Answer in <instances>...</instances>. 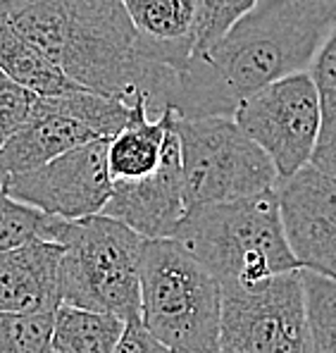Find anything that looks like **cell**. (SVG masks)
Instances as JSON below:
<instances>
[{
    "instance_id": "cell-13",
    "label": "cell",
    "mask_w": 336,
    "mask_h": 353,
    "mask_svg": "<svg viewBox=\"0 0 336 353\" xmlns=\"http://www.w3.org/2000/svg\"><path fill=\"white\" fill-rule=\"evenodd\" d=\"M146 55L155 65L177 72L196 55L203 0H122Z\"/></svg>"
},
{
    "instance_id": "cell-12",
    "label": "cell",
    "mask_w": 336,
    "mask_h": 353,
    "mask_svg": "<svg viewBox=\"0 0 336 353\" xmlns=\"http://www.w3.org/2000/svg\"><path fill=\"white\" fill-rule=\"evenodd\" d=\"M101 139L72 112L62 96H36L27 122L0 143V179L50 163L67 150Z\"/></svg>"
},
{
    "instance_id": "cell-8",
    "label": "cell",
    "mask_w": 336,
    "mask_h": 353,
    "mask_svg": "<svg viewBox=\"0 0 336 353\" xmlns=\"http://www.w3.org/2000/svg\"><path fill=\"white\" fill-rule=\"evenodd\" d=\"M231 117L267 153L279 181L293 176L313 160L322 117L308 72H296L260 88L241 101Z\"/></svg>"
},
{
    "instance_id": "cell-11",
    "label": "cell",
    "mask_w": 336,
    "mask_h": 353,
    "mask_svg": "<svg viewBox=\"0 0 336 353\" xmlns=\"http://www.w3.org/2000/svg\"><path fill=\"white\" fill-rule=\"evenodd\" d=\"M103 215L124 222L143 239H172L186 215L182 146L174 119L165 139L160 165L143 179L112 184V196Z\"/></svg>"
},
{
    "instance_id": "cell-20",
    "label": "cell",
    "mask_w": 336,
    "mask_h": 353,
    "mask_svg": "<svg viewBox=\"0 0 336 353\" xmlns=\"http://www.w3.org/2000/svg\"><path fill=\"white\" fill-rule=\"evenodd\" d=\"M313 353H336V279L301 270Z\"/></svg>"
},
{
    "instance_id": "cell-3",
    "label": "cell",
    "mask_w": 336,
    "mask_h": 353,
    "mask_svg": "<svg viewBox=\"0 0 336 353\" xmlns=\"http://www.w3.org/2000/svg\"><path fill=\"white\" fill-rule=\"evenodd\" d=\"M172 239L213 274L220 287H244L301 270L284 236L277 189L186 210Z\"/></svg>"
},
{
    "instance_id": "cell-25",
    "label": "cell",
    "mask_w": 336,
    "mask_h": 353,
    "mask_svg": "<svg viewBox=\"0 0 336 353\" xmlns=\"http://www.w3.org/2000/svg\"><path fill=\"white\" fill-rule=\"evenodd\" d=\"M310 165H313V163H310ZM315 168H319L322 172L336 176V155H332V158H327V160H322V163H315Z\"/></svg>"
},
{
    "instance_id": "cell-5",
    "label": "cell",
    "mask_w": 336,
    "mask_h": 353,
    "mask_svg": "<svg viewBox=\"0 0 336 353\" xmlns=\"http://www.w3.org/2000/svg\"><path fill=\"white\" fill-rule=\"evenodd\" d=\"M141 234L107 215L67 220L62 232V303L141 320Z\"/></svg>"
},
{
    "instance_id": "cell-17",
    "label": "cell",
    "mask_w": 336,
    "mask_h": 353,
    "mask_svg": "<svg viewBox=\"0 0 336 353\" xmlns=\"http://www.w3.org/2000/svg\"><path fill=\"white\" fill-rule=\"evenodd\" d=\"M122 332L124 320L117 315L60 303L48 353H112Z\"/></svg>"
},
{
    "instance_id": "cell-19",
    "label": "cell",
    "mask_w": 336,
    "mask_h": 353,
    "mask_svg": "<svg viewBox=\"0 0 336 353\" xmlns=\"http://www.w3.org/2000/svg\"><path fill=\"white\" fill-rule=\"evenodd\" d=\"M308 74L315 84V91H317L319 117H322L317 148L310 160L315 165L336 155V27L315 53L308 67Z\"/></svg>"
},
{
    "instance_id": "cell-26",
    "label": "cell",
    "mask_w": 336,
    "mask_h": 353,
    "mask_svg": "<svg viewBox=\"0 0 336 353\" xmlns=\"http://www.w3.org/2000/svg\"><path fill=\"white\" fill-rule=\"evenodd\" d=\"M220 353H222V351H220Z\"/></svg>"
},
{
    "instance_id": "cell-2",
    "label": "cell",
    "mask_w": 336,
    "mask_h": 353,
    "mask_svg": "<svg viewBox=\"0 0 336 353\" xmlns=\"http://www.w3.org/2000/svg\"><path fill=\"white\" fill-rule=\"evenodd\" d=\"M0 10L74 84L129 108L143 96L151 117L172 108L177 72L148 58L122 0H0Z\"/></svg>"
},
{
    "instance_id": "cell-21",
    "label": "cell",
    "mask_w": 336,
    "mask_h": 353,
    "mask_svg": "<svg viewBox=\"0 0 336 353\" xmlns=\"http://www.w3.org/2000/svg\"><path fill=\"white\" fill-rule=\"evenodd\" d=\"M53 313H0V353H48Z\"/></svg>"
},
{
    "instance_id": "cell-10",
    "label": "cell",
    "mask_w": 336,
    "mask_h": 353,
    "mask_svg": "<svg viewBox=\"0 0 336 353\" xmlns=\"http://www.w3.org/2000/svg\"><path fill=\"white\" fill-rule=\"evenodd\" d=\"M286 243L301 270L336 279V176L306 165L277 186Z\"/></svg>"
},
{
    "instance_id": "cell-14",
    "label": "cell",
    "mask_w": 336,
    "mask_h": 353,
    "mask_svg": "<svg viewBox=\"0 0 336 353\" xmlns=\"http://www.w3.org/2000/svg\"><path fill=\"white\" fill-rule=\"evenodd\" d=\"M62 243L31 241L0 251V313H53L60 294Z\"/></svg>"
},
{
    "instance_id": "cell-4",
    "label": "cell",
    "mask_w": 336,
    "mask_h": 353,
    "mask_svg": "<svg viewBox=\"0 0 336 353\" xmlns=\"http://www.w3.org/2000/svg\"><path fill=\"white\" fill-rule=\"evenodd\" d=\"M222 287L177 239H146L141 323L172 353H220Z\"/></svg>"
},
{
    "instance_id": "cell-23",
    "label": "cell",
    "mask_w": 336,
    "mask_h": 353,
    "mask_svg": "<svg viewBox=\"0 0 336 353\" xmlns=\"http://www.w3.org/2000/svg\"><path fill=\"white\" fill-rule=\"evenodd\" d=\"M36 96L0 70V143L14 134L34 110Z\"/></svg>"
},
{
    "instance_id": "cell-22",
    "label": "cell",
    "mask_w": 336,
    "mask_h": 353,
    "mask_svg": "<svg viewBox=\"0 0 336 353\" xmlns=\"http://www.w3.org/2000/svg\"><path fill=\"white\" fill-rule=\"evenodd\" d=\"M255 3L258 0H203V27H200L196 55L213 48L248 10H253Z\"/></svg>"
},
{
    "instance_id": "cell-16",
    "label": "cell",
    "mask_w": 336,
    "mask_h": 353,
    "mask_svg": "<svg viewBox=\"0 0 336 353\" xmlns=\"http://www.w3.org/2000/svg\"><path fill=\"white\" fill-rule=\"evenodd\" d=\"M0 70L24 86L34 96H62V93L79 91V84L70 79L60 67L45 58L41 50L19 34L10 24L5 12L0 10Z\"/></svg>"
},
{
    "instance_id": "cell-18",
    "label": "cell",
    "mask_w": 336,
    "mask_h": 353,
    "mask_svg": "<svg viewBox=\"0 0 336 353\" xmlns=\"http://www.w3.org/2000/svg\"><path fill=\"white\" fill-rule=\"evenodd\" d=\"M67 220L45 215L39 208L19 203L5 191L0 179V251L17 248L31 241L60 243Z\"/></svg>"
},
{
    "instance_id": "cell-7",
    "label": "cell",
    "mask_w": 336,
    "mask_h": 353,
    "mask_svg": "<svg viewBox=\"0 0 336 353\" xmlns=\"http://www.w3.org/2000/svg\"><path fill=\"white\" fill-rule=\"evenodd\" d=\"M222 353H313L301 270L222 287Z\"/></svg>"
},
{
    "instance_id": "cell-15",
    "label": "cell",
    "mask_w": 336,
    "mask_h": 353,
    "mask_svg": "<svg viewBox=\"0 0 336 353\" xmlns=\"http://www.w3.org/2000/svg\"><path fill=\"white\" fill-rule=\"evenodd\" d=\"M172 119V108H167L160 117H151L146 98L138 96L132 103L127 127L107 139V168L112 184L143 179L158 168Z\"/></svg>"
},
{
    "instance_id": "cell-6",
    "label": "cell",
    "mask_w": 336,
    "mask_h": 353,
    "mask_svg": "<svg viewBox=\"0 0 336 353\" xmlns=\"http://www.w3.org/2000/svg\"><path fill=\"white\" fill-rule=\"evenodd\" d=\"M182 146L186 210L272 191L277 170L234 117L186 119L174 112Z\"/></svg>"
},
{
    "instance_id": "cell-1",
    "label": "cell",
    "mask_w": 336,
    "mask_h": 353,
    "mask_svg": "<svg viewBox=\"0 0 336 353\" xmlns=\"http://www.w3.org/2000/svg\"><path fill=\"white\" fill-rule=\"evenodd\" d=\"M336 27V0H258L205 53L177 77L179 117H231L260 88L308 72Z\"/></svg>"
},
{
    "instance_id": "cell-24",
    "label": "cell",
    "mask_w": 336,
    "mask_h": 353,
    "mask_svg": "<svg viewBox=\"0 0 336 353\" xmlns=\"http://www.w3.org/2000/svg\"><path fill=\"white\" fill-rule=\"evenodd\" d=\"M112 353H172V351L165 344H160L151 332L146 330V325L141 320H129V323H124V332Z\"/></svg>"
},
{
    "instance_id": "cell-9",
    "label": "cell",
    "mask_w": 336,
    "mask_h": 353,
    "mask_svg": "<svg viewBox=\"0 0 336 353\" xmlns=\"http://www.w3.org/2000/svg\"><path fill=\"white\" fill-rule=\"evenodd\" d=\"M3 186L12 199L60 220L101 215L112 196L107 139H96L22 174H10Z\"/></svg>"
}]
</instances>
